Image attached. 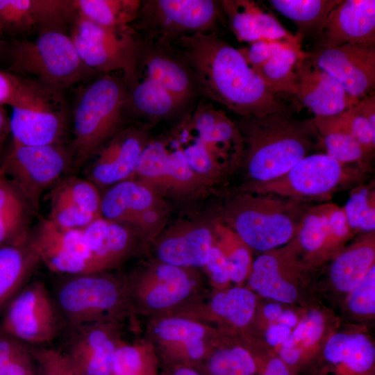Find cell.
<instances>
[{"label":"cell","instance_id":"83f0119b","mask_svg":"<svg viewBox=\"0 0 375 375\" xmlns=\"http://www.w3.org/2000/svg\"><path fill=\"white\" fill-rule=\"evenodd\" d=\"M81 231L100 272L117 268L132 255L139 240L128 226L102 217Z\"/></svg>","mask_w":375,"mask_h":375},{"label":"cell","instance_id":"d590c367","mask_svg":"<svg viewBox=\"0 0 375 375\" xmlns=\"http://www.w3.org/2000/svg\"><path fill=\"white\" fill-rule=\"evenodd\" d=\"M374 231L340 253L330 268L333 285L342 292H351L374 264Z\"/></svg>","mask_w":375,"mask_h":375},{"label":"cell","instance_id":"f5cc1de1","mask_svg":"<svg viewBox=\"0 0 375 375\" xmlns=\"http://www.w3.org/2000/svg\"><path fill=\"white\" fill-rule=\"evenodd\" d=\"M302 322L303 323V345L305 347H310L318 341L323 333V316L319 311L312 310L308 313Z\"/></svg>","mask_w":375,"mask_h":375},{"label":"cell","instance_id":"5b68a950","mask_svg":"<svg viewBox=\"0 0 375 375\" xmlns=\"http://www.w3.org/2000/svg\"><path fill=\"white\" fill-rule=\"evenodd\" d=\"M127 90L122 76L101 74L82 91L73 113L72 165L80 168L121 129Z\"/></svg>","mask_w":375,"mask_h":375},{"label":"cell","instance_id":"f35d334b","mask_svg":"<svg viewBox=\"0 0 375 375\" xmlns=\"http://www.w3.org/2000/svg\"><path fill=\"white\" fill-rule=\"evenodd\" d=\"M77 14L107 28H131L141 5L140 0H74Z\"/></svg>","mask_w":375,"mask_h":375},{"label":"cell","instance_id":"7dc6e473","mask_svg":"<svg viewBox=\"0 0 375 375\" xmlns=\"http://www.w3.org/2000/svg\"><path fill=\"white\" fill-rule=\"evenodd\" d=\"M351 310L360 315H374L375 312V265L351 291L349 299Z\"/></svg>","mask_w":375,"mask_h":375},{"label":"cell","instance_id":"9a60e30c","mask_svg":"<svg viewBox=\"0 0 375 375\" xmlns=\"http://www.w3.org/2000/svg\"><path fill=\"white\" fill-rule=\"evenodd\" d=\"M214 334L208 325L172 314L150 318L145 340L169 366L199 368L214 347Z\"/></svg>","mask_w":375,"mask_h":375},{"label":"cell","instance_id":"680465c9","mask_svg":"<svg viewBox=\"0 0 375 375\" xmlns=\"http://www.w3.org/2000/svg\"><path fill=\"white\" fill-rule=\"evenodd\" d=\"M260 375H292L288 366L278 357L271 358L264 365Z\"/></svg>","mask_w":375,"mask_h":375},{"label":"cell","instance_id":"f6af8a7d","mask_svg":"<svg viewBox=\"0 0 375 375\" xmlns=\"http://www.w3.org/2000/svg\"><path fill=\"white\" fill-rule=\"evenodd\" d=\"M343 208L353 233L374 231L375 193L372 184L354 188Z\"/></svg>","mask_w":375,"mask_h":375},{"label":"cell","instance_id":"be15d7a7","mask_svg":"<svg viewBox=\"0 0 375 375\" xmlns=\"http://www.w3.org/2000/svg\"><path fill=\"white\" fill-rule=\"evenodd\" d=\"M283 309L279 303H272L266 305L264 308L263 312L265 317L270 321H276Z\"/></svg>","mask_w":375,"mask_h":375},{"label":"cell","instance_id":"836d02e7","mask_svg":"<svg viewBox=\"0 0 375 375\" xmlns=\"http://www.w3.org/2000/svg\"><path fill=\"white\" fill-rule=\"evenodd\" d=\"M313 123L326 154L343 164H356L369 171L372 156L352 135L340 114L315 116Z\"/></svg>","mask_w":375,"mask_h":375},{"label":"cell","instance_id":"d6986e66","mask_svg":"<svg viewBox=\"0 0 375 375\" xmlns=\"http://www.w3.org/2000/svg\"><path fill=\"white\" fill-rule=\"evenodd\" d=\"M307 58L333 77L352 97L361 100L375 88V44L348 43L305 51Z\"/></svg>","mask_w":375,"mask_h":375},{"label":"cell","instance_id":"ac0fdd59","mask_svg":"<svg viewBox=\"0 0 375 375\" xmlns=\"http://www.w3.org/2000/svg\"><path fill=\"white\" fill-rule=\"evenodd\" d=\"M28 243L51 271L68 275L100 272L81 229L60 227L42 219Z\"/></svg>","mask_w":375,"mask_h":375},{"label":"cell","instance_id":"30bf717a","mask_svg":"<svg viewBox=\"0 0 375 375\" xmlns=\"http://www.w3.org/2000/svg\"><path fill=\"white\" fill-rule=\"evenodd\" d=\"M222 14L219 1L144 0L131 26L140 36L174 44L195 33H217Z\"/></svg>","mask_w":375,"mask_h":375},{"label":"cell","instance_id":"277c9868","mask_svg":"<svg viewBox=\"0 0 375 375\" xmlns=\"http://www.w3.org/2000/svg\"><path fill=\"white\" fill-rule=\"evenodd\" d=\"M0 53L10 73L37 79L62 91L98 74L81 60L65 29L42 31L33 40L1 41Z\"/></svg>","mask_w":375,"mask_h":375},{"label":"cell","instance_id":"816d5d0a","mask_svg":"<svg viewBox=\"0 0 375 375\" xmlns=\"http://www.w3.org/2000/svg\"><path fill=\"white\" fill-rule=\"evenodd\" d=\"M203 268L210 283L215 287L224 286L231 281L225 256L216 242Z\"/></svg>","mask_w":375,"mask_h":375},{"label":"cell","instance_id":"2e32d148","mask_svg":"<svg viewBox=\"0 0 375 375\" xmlns=\"http://www.w3.org/2000/svg\"><path fill=\"white\" fill-rule=\"evenodd\" d=\"M59 315L45 284L37 281L23 288L9 303L2 328L22 342L42 344L56 337Z\"/></svg>","mask_w":375,"mask_h":375},{"label":"cell","instance_id":"11a10c76","mask_svg":"<svg viewBox=\"0 0 375 375\" xmlns=\"http://www.w3.org/2000/svg\"><path fill=\"white\" fill-rule=\"evenodd\" d=\"M24 346L22 341L8 334L0 335V375H4V371L14 356Z\"/></svg>","mask_w":375,"mask_h":375},{"label":"cell","instance_id":"cb8c5ba5","mask_svg":"<svg viewBox=\"0 0 375 375\" xmlns=\"http://www.w3.org/2000/svg\"><path fill=\"white\" fill-rule=\"evenodd\" d=\"M299 106L308 108L315 116L340 114L357 104L328 74L304 56L296 69L294 90L292 96Z\"/></svg>","mask_w":375,"mask_h":375},{"label":"cell","instance_id":"4316f807","mask_svg":"<svg viewBox=\"0 0 375 375\" xmlns=\"http://www.w3.org/2000/svg\"><path fill=\"white\" fill-rule=\"evenodd\" d=\"M256 296L250 290L235 287L220 290L206 298V294L194 302L171 313L184 316L206 325L223 319L235 327H244L251 321L256 308Z\"/></svg>","mask_w":375,"mask_h":375},{"label":"cell","instance_id":"9f6ffc18","mask_svg":"<svg viewBox=\"0 0 375 375\" xmlns=\"http://www.w3.org/2000/svg\"><path fill=\"white\" fill-rule=\"evenodd\" d=\"M4 375H30L28 353L24 347L9 362Z\"/></svg>","mask_w":375,"mask_h":375},{"label":"cell","instance_id":"74e56055","mask_svg":"<svg viewBox=\"0 0 375 375\" xmlns=\"http://www.w3.org/2000/svg\"><path fill=\"white\" fill-rule=\"evenodd\" d=\"M278 12L297 26L301 40L310 37L317 40L319 31L331 11L341 0H269Z\"/></svg>","mask_w":375,"mask_h":375},{"label":"cell","instance_id":"ab89813d","mask_svg":"<svg viewBox=\"0 0 375 375\" xmlns=\"http://www.w3.org/2000/svg\"><path fill=\"white\" fill-rule=\"evenodd\" d=\"M305 51L285 46L255 72L265 84L278 94L292 96L296 69Z\"/></svg>","mask_w":375,"mask_h":375},{"label":"cell","instance_id":"ffe728a7","mask_svg":"<svg viewBox=\"0 0 375 375\" xmlns=\"http://www.w3.org/2000/svg\"><path fill=\"white\" fill-rule=\"evenodd\" d=\"M218 220L183 219L165 227L151 242L152 259L184 268H203L215 242Z\"/></svg>","mask_w":375,"mask_h":375},{"label":"cell","instance_id":"bcb514c9","mask_svg":"<svg viewBox=\"0 0 375 375\" xmlns=\"http://www.w3.org/2000/svg\"><path fill=\"white\" fill-rule=\"evenodd\" d=\"M51 192L81 210L95 217H101V195L99 188L89 180L76 176L67 177L58 183Z\"/></svg>","mask_w":375,"mask_h":375},{"label":"cell","instance_id":"6da1fadb","mask_svg":"<svg viewBox=\"0 0 375 375\" xmlns=\"http://www.w3.org/2000/svg\"><path fill=\"white\" fill-rule=\"evenodd\" d=\"M173 44L190 65L199 95L240 117L289 110L281 95L265 84L239 49L217 33H195L181 38Z\"/></svg>","mask_w":375,"mask_h":375},{"label":"cell","instance_id":"681fc988","mask_svg":"<svg viewBox=\"0 0 375 375\" xmlns=\"http://www.w3.org/2000/svg\"><path fill=\"white\" fill-rule=\"evenodd\" d=\"M285 46L290 45L277 42L260 40L250 43L249 46L239 50L249 66L256 71Z\"/></svg>","mask_w":375,"mask_h":375},{"label":"cell","instance_id":"6125c7cd","mask_svg":"<svg viewBox=\"0 0 375 375\" xmlns=\"http://www.w3.org/2000/svg\"><path fill=\"white\" fill-rule=\"evenodd\" d=\"M164 375H206L200 369L188 365H174Z\"/></svg>","mask_w":375,"mask_h":375},{"label":"cell","instance_id":"94428289","mask_svg":"<svg viewBox=\"0 0 375 375\" xmlns=\"http://www.w3.org/2000/svg\"><path fill=\"white\" fill-rule=\"evenodd\" d=\"M10 133V120L3 106H0V151Z\"/></svg>","mask_w":375,"mask_h":375},{"label":"cell","instance_id":"91938a15","mask_svg":"<svg viewBox=\"0 0 375 375\" xmlns=\"http://www.w3.org/2000/svg\"><path fill=\"white\" fill-rule=\"evenodd\" d=\"M302 351L299 348L281 347L278 351V358L288 366H294L298 363L301 358Z\"/></svg>","mask_w":375,"mask_h":375},{"label":"cell","instance_id":"d4e9b609","mask_svg":"<svg viewBox=\"0 0 375 375\" xmlns=\"http://www.w3.org/2000/svg\"><path fill=\"white\" fill-rule=\"evenodd\" d=\"M317 41L318 48L375 44V1L341 0L328 14Z\"/></svg>","mask_w":375,"mask_h":375},{"label":"cell","instance_id":"e575fe53","mask_svg":"<svg viewBox=\"0 0 375 375\" xmlns=\"http://www.w3.org/2000/svg\"><path fill=\"white\" fill-rule=\"evenodd\" d=\"M30 207L0 165V246L28 241Z\"/></svg>","mask_w":375,"mask_h":375},{"label":"cell","instance_id":"603a6c76","mask_svg":"<svg viewBox=\"0 0 375 375\" xmlns=\"http://www.w3.org/2000/svg\"><path fill=\"white\" fill-rule=\"evenodd\" d=\"M76 15L74 0H0V26L12 35L67 30Z\"/></svg>","mask_w":375,"mask_h":375},{"label":"cell","instance_id":"7c38bea8","mask_svg":"<svg viewBox=\"0 0 375 375\" xmlns=\"http://www.w3.org/2000/svg\"><path fill=\"white\" fill-rule=\"evenodd\" d=\"M69 35L79 58L90 69L101 74L120 71L124 81L133 74L136 34L132 28H107L77 14Z\"/></svg>","mask_w":375,"mask_h":375},{"label":"cell","instance_id":"484cf974","mask_svg":"<svg viewBox=\"0 0 375 375\" xmlns=\"http://www.w3.org/2000/svg\"><path fill=\"white\" fill-rule=\"evenodd\" d=\"M229 26L240 42L253 43L260 40L277 42L291 46L300 39L285 29L269 12L250 0L219 1Z\"/></svg>","mask_w":375,"mask_h":375},{"label":"cell","instance_id":"8fae6325","mask_svg":"<svg viewBox=\"0 0 375 375\" xmlns=\"http://www.w3.org/2000/svg\"><path fill=\"white\" fill-rule=\"evenodd\" d=\"M131 179L161 197L181 199L197 198L208 190L189 166L171 132L151 138L139 158Z\"/></svg>","mask_w":375,"mask_h":375},{"label":"cell","instance_id":"8992f818","mask_svg":"<svg viewBox=\"0 0 375 375\" xmlns=\"http://www.w3.org/2000/svg\"><path fill=\"white\" fill-rule=\"evenodd\" d=\"M55 302L70 328L101 322H124L133 316L126 276L111 272L69 275L57 288Z\"/></svg>","mask_w":375,"mask_h":375},{"label":"cell","instance_id":"44dd1931","mask_svg":"<svg viewBox=\"0 0 375 375\" xmlns=\"http://www.w3.org/2000/svg\"><path fill=\"white\" fill-rule=\"evenodd\" d=\"M149 124L131 126L117 131L92 158L87 179L98 188L131 179L139 158L149 140Z\"/></svg>","mask_w":375,"mask_h":375},{"label":"cell","instance_id":"7a4b0ae2","mask_svg":"<svg viewBox=\"0 0 375 375\" xmlns=\"http://www.w3.org/2000/svg\"><path fill=\"white\" fill-rule=\"evenodd\" d=\"M244 142L246 183L276 178L291 169L322 142L312 119H297L289 110L235 122Z\"/></svg>","mask_w":375,"mask_h":375},{"label":"cell","instance_id":"7bdbcfd3","mask_svg":"<svg viewBox=\"0 0 375 375\" xmlns=\"http://www.w3.org/2000/svg\"><path fill=\"white\" fill-rule=\"evenodd\" d=\"M215 242L225 256L231 281L242 283L251 268V249L222 220L216 224Z\"/></svg>","mask_w":375,"mask_h":375},{"label":"cell","instance_id":"f1b7e54d","mask_svg":"<svg viewBox=\"0 0 375 375\" xmlns=\"http://www.w3.org/2000/svg\"><path fill=\"white\" fill-rule=\"evenodd\" d=\"M325 365L315 375H372L375 348L361 333H337L330 338L324 350Z\"/></svg>","mask_w":375,"mask_h":375},{"label":"cell","instance_id":"e0dca14e","mask_svg":"<svg viewBox=\"0 0 375 375\" xmlns=\"http://www.w3.org/2000/svg\"><path fill=\"white\" fill-rule=\"evenodd\" d=\"M133 74L159 84L185 108L199 96L190 67L173 44L136 34Z\"/></svg>","mask_w":375,"mask_h":375},{"label":"cell","instance_id":"ba28073f","mask_svg":"<svg viewBox=\"0 0 375 375\" xmlns=\"http://www.w3.org/2000/svg\"><path fill=\"white\" fill-rule=\"evenodd\" d=\"M367 172L356 164H343L326 153H315L306 156L276 178L245 183L240 189L309 203L324 201L343 189L360 184Z\"/></svg>","mask_w":375,"mask_h":375},{"label":"cell","instance_id":"03108f58","mask_svg":"<svg viewBox=\"0 0 375 375\" xmlns=\"http://www.w3.org/2000/svg\"><path fill=\"white\" fill-rule=\"evenodd\" d=\"M3 30L0 26V42H1V35H3Z\"/></svg>","mask_w":375,"mask_h":375},{"label":"cell","instance_id":"9c48e42d","mask_svg":"<svg viewBox=\"0 0 375 375\" xmlns=\"http://www.w3.org/2000/svg\"><path fill=\"white\" fill-rule=\"evenodd\" d=\"M20 77L9 117L13 142L35 146L62 143L68 119L64 91L35 78Z\"/></svg>","mask_w":375,"mask_h":375},{"label":"cell","instance_id":"e7e4bbea","mask_svg":"<svg viewBox=\"0 0 375 375\" xmlns=\"http://www.w3.org/2000/svg\"><path fill=\"white\" fill-rule=\"evenodd\" d=\"M278 324H281L288 328L294 327L297 322V318L294 312L291 310H283L282 313L276 320Z\"/></svg>","mask_w":375,"mask_h":375},{"label":"cell","instance_id":"60d3db41","mask_svg":"<svg viewBox=\"0 0 375 375\" xmlns=\"http://www.w3.org/2000/svg\"><path fill=\"white\" fill-rule=\"evenodd\" d=\"M200 367L206 375H256L258 372L256 360L241 346H214Z\"/></svg>","mask_w":375,"mask_h":375},{"label":"cell","instance_id":"7402d4cb","mask_svg":"<svg viewBox=\"0 0 375 375\" xmlns=\"http://www.w3.org/2000/svg\"><path fill=\"white\" fill-rule=\"evenodd\" d=\"M123 322H101L71 328L64 354L77 375H112Z\"/></svg>","mask_w":375,"mask_h":375},{"label":"cell","instance_id":"52a82bcc","mask_svg":"<svg viewBox=\"0 0 375 375\" xmlns=\"http://www.w3.org/2000/svg\"><path fill=\"white\" fill-rule=\"evenodd\" d=\"M126 285L133 315L149 318L171 314L206 294L197 269L152 258L126 276Z\"/></svg>","mask_w":375,"mask_h":375},{"label":"cell","instance_id":"3957f363","mask_svg":"<svg viewBox=\"0 0 375 375\" xmlns=\"http://www.w3.org/2000/svg\"><path fill=\"white\" fill-rule=\"evenodd\" d=\"M312 203L239 189L229 193L222 222L251 249L268 251L291 241Z\"/></svg>","mask_w":375,"mask_h":375},{"label":"cell","instance_id":"f907efd6","mask_svg":"<svg viewBox=\"0 0 375 375\" xmlns=\"http://www.w3.org/2000/svg\"><path fill=\"white\" fill-rule=\"evenodd\" d=\"M44 375H77L65 356L53 349H41L34 351Z\"/></svg>","mask_w":375,"mask_h":375},{"label":"cell","instance_id":"ee69618b","mask_svg":"<svg viewBox=\"0 0 375 375\" xmlns=\"http://www.w3.org/2000/svg\"><path fill=\"white\" fill-rule=\"evenodd\" d=\"M334 203L313 205L303 219L294 240L308 253H317L325 248L328 236L329 217Z\"/></svg>","mask_w":375,"mask_h":375},{"label":"cell","instance_id":"4dcf8cb0","mask_svg":"<svg viewBox=\"0 0 375 375\" xmlns=\"http://www.w3.org/2000/svg\"><path fill=\"white\" fill-rule=\"evenodd\" d=\"M171 133L189 166L208 188L224 181L240 165L206 144L190 128L185 117Z\"/></svg>","mask_w":375,"mask_h":375},{"label":"cell","instance_id":"d6a6232c","mask_svg":"<svg viewBox=\"0 0 375 375\" xmlns=\"http://www.w3.org/2000/svg\"><path fill=\"white\" fill-rule=\"evenodd\" d=\"M40 262L28 241L0 246V311L23 288Z\"/></svg>","mask_w":375,"mask_h":375},{"label":"cell","instance_id":"1f68e13d","mask_svg":"<svg viewBox=\"0 0 375 375\" xmlns=\"http://www.w3.org/2000/svg\"><path fill=\"white\" fill-rule=\"evenodd\" d=\"M124 83L126 108L151 123L171 117L185 108L168 91L147 77L133 74Z\"/></svg>","mask_w":375,"mask_h":375},{"label":"cell","instance_id":"b9f144b4","mask_svg":"<svg viewBox=\"0 0 375 375\" xmlns=\"http://www.w3.org/2000/svg\"><path fill=\"white\" fill-rule=\"evenodd\" d=\"M157 355L144 339L133 343L124 340L113 358L112 375H156Z\"/></svg>","mask_w":375,"mask_h":375},{"label":"cell","instance_id":"5bb4252c","mask_svg":"<svg viewBox=\"0 0 375 375\" xmlns=\"http://www.w3.org/2000/svg\"><path fill=\"white\" fill-rule=\"evenodd\" d=\"M72 149L62 143L24 145L13 142L1 166L30 206L38 210L44 192L72 165Z\"/></svg>","mask_w":375,"mask_h":375},{"label":"cell","instance_id":"6f0895ef","mask_svg":"<svg viewBox=\"0 0 375 375\" xmlns=\"http://www.w3.org/2000/svg\"><path fill=\"white\" fill-rule=\"evenodd\" d=\"M290 328L281 324H272L266 332V340L272 346L282 344L290 335Z\"/></svg>","mask_w":375,"mask_h":375},{"label":"cell","instance_id":"c3c4849f","mask_svg":"<svg viewBox=\"0 0 375 375\" xmlns=\"http://www.w3.org/2000/svg\"><path fill=\"white\" fill-rule=\"evenodd\" d=\"M340 115L352 135L368 153L372 155L375 148V131L356 104L340 113Z\"/></svg>","mask_w":375,"mask_h":375},{"label":"cell","instance_id":"4fadbf2b","mask_svg":"<svg viewBox=\"0 0 375 375\" xmlns=\"http://www.w3.org/2000/svg\"><path fill=\"white\" fill-rule=\"evenodd\" d=\"M169 208L162 197L132 179L117 183L101 196V217L130 227L151 242L165 228Z\"/></svg>","mask_w":375,"mask_h":375},{"label":"cell","instance_id":"db71d44e","mask_svg":"<svg viewBox=\"0 0 375 375\" xmlns=\"http://www.w3.org/2000/svg\"><path fill=\"white\" fill-rule=\"evenodd\" d=\"M20 83L19 76L0 71V106H10L14 103Z\"/></svg>","mask_w":375,"mask_h":375},{"label":"cell","instance_id":"8d00e7d4","mask_svg":"<svg viewBox=\"0 0 375 375\" xmlns=\"http://www.w3.org/2000/svg\"><path fill=\"white\" fill-rule=\"evenodd\" d=\"M281 258L273 250L253 261L249 285L262 297L283 303L293 302L297 296L294 286L283 274Z\"/></svg>","mask_w":375,"mask_h":375},{"label":"cell","instance_id":"f546056e","mask_svg":"<svg viewBox=\"0 0 375 375\" xmlns=\"http://www.w3.org/2000/svg\"><path fill=\"white\" fill-rule=\"evenodd\" d=\"M185 117L190 128L206 144L242 162V136L235 122L224 112L201 101Z\"/></svg>","mask_w":375,"mask_h":375}]
</instances>
